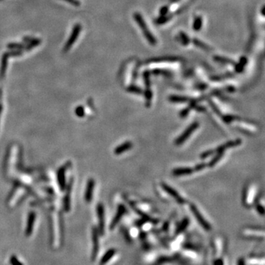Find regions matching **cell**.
<instances>
[{"label": "cell", "mask_w": 265, "mask_h": 265, "mask_svg": "<svg viewBox=\"0 0 265 265\" xmlns=\"http://www.w3.org/2000/svg\"><path fill=\"white\" fill-rule=\"evenodd\" d=\"M189 219H186V218L183 219V220L182 221L181 223L180 224V225H178V228H177L176 233H181V232H183L185 229L187 228L188 225H189Z\"/></svg>", "instance_id": "cell-16"}, {"label": "cell", "mask_w": 265, "mask_h": 265, "mask_svg": "<svg viewBox=\"0 0 265 265\" xmlns=\"http://www.w3.org/2000/svg\"><path fill=\"white\" fill-rule=\"evenodd\" d=\"M115 253H116L115 249H110V250H108V251L106 253V254L103 255V258H102L101 261H100V264L104 265L106 264V263L109 262L110 260H111V258H113V256L115 255Z\"/></svg>", "instance_id": "cell-12"}, {"label": "cell", "mask_w": 265, "mask_h": 265, "mask_svg": "<svg viewBox=\"0 0 265 265\" xmlns=\"http://www.w3.org/2000/svg\"><path fill=\"white\" fill-rule=\"evenodd\" d=\"M35 214L33 212L31 213L29 215V219H28V222H27V230H26V234L27 236H29L31 233H32V227H33V223L34 221H35Z\"/></svg>", "instance_id": "cell-13"}, {"label": "cell", "mask_w": 265, "mask_h": 265, "mask_svg": "<svg viewBox=\"0 0 265 265\" xmlns=\"http://www.w3.org/2000/svg\"><path fill=\"white\" fill-rule=\"evenodd\" d=\"M97 216L100 225V232L103 234L104 231V208L103 204H99L97 206Z\"/></svg>", "instance_id": "cell-6"}, {"label": "cell", "mask_w": 265, "mask_h": 265, "mask_svg": "<svg viewBox=\"0 0 265 265\" xmlns=\"http://www.w3.org/2000/svg\"><path fill=\"white\" fill-rule=\"evenodd\" d=\"M125 212V206H123L122 205H120V206H119L118 210H117V214H116L115 217H114V219H113V221L111 222V229L115 228L116 225H117V224H118V222L120 221L121 218H122V216L124 215Z\"/></svg>", "instance_id": "cell-7"}, {"label": "cell", "mask_w": 265, "mask_h": 265, "mask_svg": "<svg viewBox=\"0 0 265 265\" xmlns=\"http://www.w3.org/2000/svg\"><path fill=\"white\" fill-rule=\"evenodd\" d=\"M10 263H11L12 265H22V264L15 256H12L10 258Z\"/></svg>", "instance_id": "cell-21"}, {"label": "cell", "mask_w": 265, "mask_h": 265, "mask_svg": "<svg viewBox=\"0 0 265 265\" xmlns=\"http://www.w3.org/2000/svg\"><path fill=\"white\" fill-rule=\"evenodd\" d=\"M256 210L260 214H261V215H263V214H264V206H262L261 205H256Z\"/></svg>", "instance_id": "cell-22"}, {"label": "cell", "mask_w": 265, "mask_h": 265, "mask_svg": "<svg viewBox=\"0 0 265 265\" xmlns=\"http://www.w3.org/2000/svg\"><path fill=\"white\" fill-rule=\"evenodd\" d=\"M94 185L95 183L94 181H93L92 179L89 180V181L88 182V185H87V188H86V202H91L92 198V194H93V190H94Z\"/></svg>", "instance_id": "cell-10"}, {"label": "cell", "mask_w": 265, "mask_h": 265, "mask_svg": "<svg viewBox=\"0 0 265 265\" xmlns=\"http://www.w3.org/2000/svg\"><path fill=\"white\" fill-rule=\"evenodd\" d=\"M80 30H81V27H80V24H77L76 26L75 27V28H74V30H73L72 34V35H71V37H70V38L69 39L68 42H67V44H66V46H65V50H66H66H68L70 48V47H71L72 45L73 44L75 43V40H76V39L78 38V35H79L80 32Z\"/></svg>", "instance_id": "cell-5"}, {"label": "cell", "mask_w": 265, "mask_h": 265, "mask_svg": "<svg viewBox=\"0 0 265 265\" xmlns=\"http://www.w3.org/2000/svg\"><path fill=\"white\" fill-rule=\"evenodd\" d=\"M65 170H64V169L61 168L58 172V177H61V178H60V182L61 183V188H62V183H63V182H64L63 176H64V171Z\"/></svg>", "instance_id": "cell-20"}, {"label": "cell", "mask_w": 265, "mask_h": 265, "mask_svg": "<svg viewBox=\"0 0 265 265\" xmlns=\"http://www.w3.org/2000/svg\"><path fill=\"white\" fill-rule=\"evenodd\" d=\"M65 1L71 3V4H74L75 6H79L80 5V2L78 1V0H65Z\"/></svg>", "instance_id": "cell-25"}, {"label": "cell", "mask_w": 265, "mask_h": 265, "mask_svg": "<svg viewBox=\"0 0 265 265\" xmlns=\"http://www.w3.org/2000/svg\"><path fill=\"white\" fill-rule=\"evenodd\" d=\"M1 106H0V114H1Z\"/></svg>", "instance_id": "cell-28"}, {"label": "cell", "mask_w": 265, "mask_h": 265, "mask_svg": "<svg viewBox=\"0 0 265 265\" xmlns=\"http://www.w3.org/2000/svg\"><path fill=\"white\" fill-rule=\"evenodd\" d=\"M170 101L174 102V103H185V102H186V100L183 97H172V98H170Z\"/></svg>", "instance_id": "cell-19"}, {"label": "cell", "mask_w": 265, "mask_h": 265, "mask_svg": "<svg viewBox=\"0 0 265 265\" xmlns=\"http://www.w3.org/2000/svg\"><path fill=\"white\" fill-rule=\"evenodd\" d=\"M214 152L215 151H214V150H207V151H205V152H204V153H202V155L200 156V158H201L202 159H205V158H208L209 156H212V155L214 154Z\"/></svg>", "instance_id": "cell-18"}, {"label": "cell", "mask_w": 265, "mask_h": 265, "mask_svg": "<svg viewBox=\"0 0 265 265\" xmlns=\"http://www.w3.org/2000/svg\"><path fill=\"white\" fill-rule=\"evenodd\" d=\"M190 209L192 211L193 215L196 218V219L197 220V222L200 223V225L205 229V230H211V227L210 225V224L207 222L206 220L204 219V217H203L200 212L199 211V210L197 209V208L196 207L195 205L191 204L190 205Z\"/></svg>", "instance_id": "cell-2"}, {"label": "cell", "mask_w": 265, "mask_h": 265, "mask_svg": "<svg viewBox=\"0 0 265 265\" xmlns=\"http://www.w3.org/2000/svg\"><path fill=\"white\" fill-rule=\"evenodd\" d=\"M199 127V123L197 122H193L192 125L189 127H188L186 129V131H184L178 139L175 140V143L176 145H181L183 143H184L186 142V139L192 134L194 131L197 130V128Z\"/></svg>", "instance_id": "cell-1"}, {"label": "cell", "mask_w": 265, "mask_h": 265, "mask_svg": "<svg viewBox=\"0 0 265 265\" xmlns=\"http://www.w3.org/2000/svg\"><path fill=\"white\" fill-rule=\"evenodd\" d=\"M132 147H133V144L131 143V142H125V143L122 144V145L119 146V147H117V148L115 149V150H114V153H115L116 155H121L123 153H125V152L128 151V150H130V149L132 148Z\"/></svg>", "instance_id": "cell-11"}, {"label": "cell", "mask_w": 265, "mask_h": 265, "mask_svg": "<svg viewBox=\"0 0 265 265\" xmlns=\"http://www.w3.org/2000/svg\"><path fill=\"white\" fill-rule=\"evenodd\" d=\"M237 265H245V261L243 258H239L237 261Z\"/></svg>", "instance_id": "cell-27"}, {"label": "cell", "mask_w": 265, "mask_h": 265, "mask_svg": "<svg viewBox=\"0 0 265 265\" xmlns=\"http://www.w3.org/2000/svg\"><path fill=\"white\" fill-rule=\"evenodd\" d=\"M224 155V152H218V153H216V155L214 156V158L210 161V162L208 163V167H214L216 164L219 162V161L221 160V158H222Z\"/></svg>", "instance_id": "cell-14"}, {"label": "cell", "mask_w": 265, "mask_h": 265, "mask_svg": "<svg viewBox=\"0 0 265 265\" xmlns=\"http://www.w3.org/2000/svg\"><path fill=\"white\" fill-rule=\"evenodd\" d=\"M213 265H224V261L222 258H217L213 262Z\"/></svg>", "instance_id": "cell-23"}, {"label": "cell", "mask_w": 265, "mask_h": 265, "mask_svg": "<svg viewBox=\"0 0 265 265\" xmlns=\"http://www.w3.org/2000/svg\"><path fill=\"white\" fill-rule=\"evenodd\" d=\"M161 187L162 189L165 191L166 192H167L170 196H172L175 200H176L178 203H179L180 204H183V203H186V200L183 197H182L179 194V193L177 192L176 190L173 189L172 187H171L170 186H169L168 184L165 183H161Z\"/></svg>", "instance_id": "cell-3"}, {"label": "cell", "mask_w": 265, "mask_h": 265, "mask_svg": "<svg viewBox=\"0 0 265 265\" xmlns=\"http://www.w3.org/2000/svg\"><path fill=\"white\" fill-rule=\"evenodd\" d=\"M207 167V164L205 163H201V164H198L195 166V167L193 168L194 172H199V171H201L202 169H205Z\"/></svg>", "instance_id": "cell-17"}, {"label": "cell", "mask_w": 265, "mask_h": 265, "mask_svg": "<svg viewBox=\"0 0 265 265\" xmlns=\"http://www.w3.org/2000/svg\"><path fill=\"white\" fill-rule=\"evenodd\" d=\"M241 142H242V141L239 139H235V140L233 141H230V142H226V143L223 144V145L218 147L215 152L216 153H218V152H225L227 149L232 148V147H236V146L240 145Z\"/></svg>", "instance_id": "cell-4"}, {"label": "cell", "mask_w": 265, "mask_h": 265, "mask_svg": "<svg viewBox=\"0 0 265 265\" xmlns=\"http://www.w3.org/2000/svg\"><path fill=\"white\" fill-rule=\"evenodd\" d=\"M10 48H20L21 47V44H10L8 45Z\"/></svg>", "instance_id": "cell-26"}, {"label": "cell", "mask_w": 265, "mask_h": 265, "mask_svg": "<svg viewBox=\"0 0 265 265\" xmlns=\"http://www.w3.org/2000/svg\"><path fill=\"white\" fill-rule=\"evenodd\" d=\"M193 172H194V170L190 167H179V168L174 169L172 174L175 176H181V175H191Z\"/></svg>", "instance_id": "cell-9"}, {"label": "cell", "mask_w": 265, "mask_h": 265, "mask_svg": "<svg viewBox=\"0 0 265 265\" xmlns=\"http://www.w3.org/2000/svg\"><path fill=\"white\" fill-rule=\"evenodd\" d=\"M92 240H93V251H92V258H96L99 249V241H98V233L96 228L93 229L92 232Z\"/></svg>", "instance_id": "cell-8"}, {"label": "cell", "mask_w": 265, "mask_h": 265, "mask_svg": "<svg viewBox=\"0 0 265 265\" xmlns=\"http://www.w3.org/2000/svg\"><path fill=\"white\" fill-rule=\"evenodd\" d=\"M7 57L8 54L5 53L2 57V61H1V78H2L4 77V73H5V69L7 68Z\"/></svg>", "instance_id": "cell-15"}, {"label": "cell", "mask_w": 265, "mask_h": 265, "mask_svg": "<svg viewBox=\"0 0 265 265\" xmlns=\"http://www.w3.org/2000/svg\"><path fill=\"white\" fill-rule=\"evenodd\" d=\"M79 113H80L79 115V117H82V116H83V114H84L83 109L82 107H79L76 109V114H78Z\"/></svg>", "instance_id": "cell-24"}]
</instances>
